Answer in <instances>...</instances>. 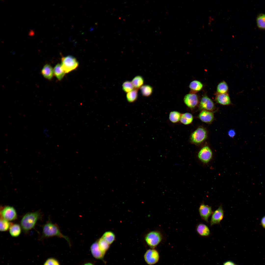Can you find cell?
Masks as SVG:
<instances>
[{"label": "cell", "mask_w": 265, "mask_h": 265, "mask_svg": "<svg viewBox=\"0 0 265 265\" xmlns=\"http://www.w3.org/2000/svg\"><path fill=\"white\" fill-rule=\"evenodd\" d=\"M82 265H95L92 262H87L83 263Z\"/></svg>", "instance_id": "obj_36"}, {"label": "cell", "mask_w": 265, "mask_h": 265, "mask_svg": "<svg viewBox=\"0 0 265 265\" xmlns=\"http://www.w3.org/2000/svg\"><path fill=\"white\" fill-rule=\"evenodd\" d=\"M41 73L43 76L48 80H51L54 75L53 68L48 64H46L43 66Z\"/></svg>", "instance_id": "obj_16"}, {"label": "cell", "mask_w": 265, "mask_h": 265, "mask_svg": "<svg viewBox=\"0 0 265 265\" xmlns=\"http://www.w3.org/2000/svg\"><path fill=\"white\" fill-rule=\"evenodd\" d=\"M21 225L18 224H13L9 229V232L10 235L14 237L19 236L21 232Z\"/></svg>", "instance_id": "obj_19"}, {"label": "cell", "mask_w": 265, "mask_h": 265, "mask_svg": "<svg viewBox=\"0 0 265 265\" xmlns=\"http://www.w3.org/2000/svg\"><path fill=\"white\" fill-rule=\"evenodd\" d=\"M256 22L257 26L259 28L265 30V14L261 13L258 15Z\"/></svg>", "instance_id": "obj_27"}, {"label": "cell", "mask_w": 265, "mask_h": 265, "mask_svg": "<svg viewBox=\"0 0 265 265\" xmlns=\"http://www.w3.org/2000/svg\"><path fill=\"white\" fill-rule=\"evenodd\" d=\"M196 229L197 233L202 236H208L210 234L209 227L203 223H200L198 224L196 226Z\"/></svg>", "instance_id": "obj_17"}, {"label": "cell", "mask_w": 265, "mask_h": 265, "mask_svg": "<svg viewBox=\"0 0 265 265\" xmlns=\"http://www.w3.org/2000/svg\"><path fill=\"white\" fill-rule=\"evenodd\" d=\"M40 216V213L38 211L29 212L25 214L20 221V225L23 231L27 233L33 228Z\"/></svg>", "instance_id": "obj_2"}, {"label": "cell", "mask_w": 265, "mask_h": 265, "mask_svg": "<svg viewBox=\"0 0 265 265\" xmlns=\"http://www.w3.org/2000/svg\"><path fill=\"white\" fill-rule=\"evenodd\" d=\"M138 97V89H134L127 93L126 97L128 101L133 102L136 100Z\"/></svg>", "instance_id": "obj_25"}, {"label": "cell", "mask_w": 265, "mask_h": 265, "mask_svg": "<svg viewBox=\"0 0 265 265\" xmlns=\"http://www.w3.org/2000/svg\"><path fill=\"white\" fill-rule=\"evenodd\" d=\"M90 249L91 253L94 258L98 259H103L105 253L100 249L97 241H95L92 244Z\"/></svg>", "instance_id": "obj_13"}, {"label": "cell", "mask_w": 265, "mask_h": 265, "mask_svg": "<svg viewBox=\"0 0 265 265\" xmlns=\"http://www.w3.org/2000/svg\"><path fill=\"white\" fill-rule=\"evenodd\" d=\"M53 72L54 75L59 80L63 78L66 73L60 64H58L55 66L53 68Z\"/></svg>", "instance_id": "obj_21"}, {"label": "cell", "mask_w": 265, "mask_h": 265, "mask_svg": "<svg viewBox=\"0 0 265 265\" xmlns=\"http://www.w3.org/2000/svg\"><path fill=\"white\" fill-rule=\"evenodd\" d=\"M261 224L263 227L265 228V216L262 219Z\"/></svg>", "instance_id": "obj_34"}, {"label": "cell", "mask_w": 265, "mask_h": 265, "mask_svg": "<svg viewBox=\"0 0 265 265\" xmlns=\"http://www.w3.org/2000/svg\"><path fill=\"white\" fill-rule=\"evenodd\" d=\"M182 114L176 111H171L169 115V119L172 123H176L180 122Z\"/></svg>", "instance_id": "obj_22"}, {"label": "cell", "mask_w": 265, "mask_h": 265, "mask_svg": "<svg viewBox=\"0 0 265 265\" xmlns=\"http://www.w3.org/2000/svg\"><path fill=\"white\" fill-rule=\"evenodd\" d=\"M162 239L161 233L157 231L148 233L145 236V240L147 245L152 249H154L161 242Z\"/></svg>", "instance_id": "obj_5"}, {"label": "cell", "mask_w": 265, "mask_h": 265, "mask_svg": "<svg viewBox=\"0 0 265 265\" xmlns=\"http://www.w3.org/2000/svg\"><path fill=\"white\" fill-rule=\"evenodd\" d=\"M228 134L230 137L233 138L236 135V132L234 129H231L228 131Z\"/></svg>", "instance_id": "obj_33"}, {"label": "cell", "mask_w": 265, "mask_h": 265, "mask_svg": "<svg viewBox=\"0 0 265 265\" xmlns=\"http://www.w3.org/2000/svg\"><path fill=\"white\" fill-rule=\"evenodd\" d=\"M122 86L123 91L127 93L133 90L134 88L132 81H129L124 82L122 84Z\"/></svg>", "instance_id": "obj_31"}, {"label": "cell", "mask_w": 265, "mask_h": 265, "mask_svg": "<svg viewBox=\"0 0 265 265\" xmlns=\"http://www.w3.org/2000/svg\"><path fill=\"white\" fill-rule=\"evenodd\" d=\"M199 159L203 162L207 163L211 159L212 152L210 148L207 146L202 147L199 151L198 155Z\"/></svg>", "instance_id": "obj_10"}, {"label": "cell", "mask_w": 265, "mask_h": 265, "mask_svg": "<svg viewBox=\"0 0 265 265\" xmlns=\"http://www.w3.org/2000/svg\"><path fill=\"white\" fill-rule=\"evenodd\" d=\"M203 86V84L200 81L197 80L192 81L189 85L190 93H197L202 89Z\"/></svg>", "instance_id": "obj_18"}, {"label": "cell", "mask_w": 265, "mask_h": 265, "mask_svg": "<svg viewBox=\"0 0 265 265\" xmlns=\"http://www.w3.org/2000/svg\"><path fill=\"white\" fill-rule=\"evenodd\" d=\"M61 65L66 73H69L76 69L78 66L79 62L75 57L69 55L62 58Z\"/></svg>", "instance_id": "obj_4"}, {"label": "cell", "mask_w": 265, "mask_h": 265, "mask_svg": "<svg viewBox=\"0 0 265 265\" xmlns=\"http://www.w3.org/2000/svg\"><path fill=\"white\" fill-rule=\"evenodd\" d=\"M199 211L201 219L205 222H208V219L213 213L211 206L202 203L200 205Z\"/></svg>", "instance_id": "obj_12"}, {"label": "cell", "mask_w": 265, "mask_h": 265, "mask_svg": "<svg viewBox=\"0 0 265 265\" xmlns=\"http://www.w3.org/2000/svg\"><path fill=\"white\" fill-rule=\"evenodd\" d=\"M224 216V210L222 206L221 205L212 213L210 221V225L220 224Z\"/></svg>", "instance_id": "obj_11"}, {"label": "cell", "mask_w": 265, "mask_h": 265, "mask_svg": "<svg viewBox=\"0 0 265 265\" xmlns=\"http://www.w3.org/2000/svg\"><path fill=\"white\" fill-rule=\"evenodd\" d=\"M216 94H223L227 93L228 87L227 83L224 81L219 83L216 87Z\"/></svg>", "instance_id": "obj_23"}, {"label": "cell", "mask_w": 265, "mask_h": 265, "mask_svg": "<svg viewBox=\"0 0 265 265\" xmlns=\"http://www.w3.org/2000/svg\"><path fill=\"white\" fill-rule=\"evenodd\" d=\"M183 101L186 106L191 109H193L199 106L200 101L197 93H190L185 95Z\"/></svg>", "instance_id": "obj_7"}, {"label": "cell", "mask_w": 265, "mask_h": 265, "mask_svg": "<svg viewBox=\"0 0 265 265\" xmlns=\"http://www.w3.org/2000/svg\"><path fill=\"white\" fill-rule=\"evenodd\" d=\"M215 99L217 103L223 105H228L231 104L230 99L228 93L216 94Z\"/></svg>", "instance_id": "obj_15"}, {"label": "cell", "mask_w": 265, "mask_h": 265, "mask_svg": "<svg viewBox=\"0 0 265 265\" xmlns=\"http://www.w3.org/2000/svg\"><path fill=\"white\" fill-rule=\"evenodd\" d=\"M144 257L145 261L148 265L155 264L159 261V255L158 251L154 249H149L145 253Z\"/></svg>", "instance_id": "obj_8"}, {"label": "cell", "mask_w": 265, "mask_h": 265, "mask_svg": "<svg viewBox=\"0 0 265 265\" xmlns=\"http://www.w3.org/2000/svg\"><path fill=\"white\" fill-rule=\"evenodd\" d=\"M199 108L202 110H205L211 111H214L215 106L212 100L206 94L203 95L199 101Z\"/></svg>", "instance_id": "obj_9"}, {"label": "cell", "mask_w": 265, "mask_h": 265, "mask_svg": "<svg viewBox=\"0 0 265 265\" xmlns=\"http://www.w3.org/2000/svg\"><path fill=\"white\" fill-rule=\"evenodd\" d=\"M99 247L103 252H106L109 247V244L102 237L100 238L98 241Z\"/></svg>", "instance_id": "obj_30"}, {"label": "cell", "mask_w": 265, "mask_h": 265, "mask_svg": "<svg viewBox=\"0 0 265 265\" xmlns=\"http://www.w3.org/2000/svg\"></svg>", "instance_id": "obj_38"}, {"label": "cell", "mask_w": 265, "mask_h": 265, "mask_svg": "<svg viewBox=\"0 0 265 265\" xmlns=\"http://www.w3.org/2000/svg\"><path fill=\"white\" fill-rule=\"evenodd\" d=\"M56 236L65 239L71 246V243L69 238L64 235L61 232L58 226L56 224L53 223L49 221L42 227V236L41 239H43Z\"/></svg>", "instance_id": "obj_1"}, {"label": "cell", "mask_w": 265, "mask_h": 265, "mask_svg": "<svg viewBox=\"0 0 265 265\" xmlns=\"http://www.w3.org/2000/svg\"><path fill=\"white\" fill-rule=\"evenodd\" d=\"M193 117L192 115L189 112L182 114L180 122L186 125H189L193 122Z\"/></svg>", "instance_id": "obj_20"}, {"label": "cell", "mask_w": 265, "mask_h": 265, "mask_svg": "<svg viewBox=\"0 0 265 265\" xmlns=\"http://www.w3.org/2000/svg\"><path fill=\"white\" fill-rule=\"evenodd\" d=\"M144 81V79L142 77L138 75L132 79V82L135 89L138 90L143 85Z\"/></svg>", "instance_id": "obj_24"}, {"label": "cell", "mask_w": 265, "mask_h": 265, "mask_svg": "<svg viewBox=\"0 0 265 265\" xmlns=\"http://www.w3.org/2000/svg\"><path fill=\"white\" fill-rule=\"evenodd\" d=\"M207 133L206 129L200 126L198 128L191 134L189 139L192 144L195 145L200 144L206 139Z\"/></svg>", "instance_id": "obj_3"}, {"label": "cell", "mask_w": 265, "mask_h": 265, "mask_svg": "<svg viewBox=\"0 0 265 265\" xmlns=\"http://www.w3.org/2000/svg\"><path fill=\"white\" fill-rule=\"evenodd\" d=\"M43 265H60V264L57 259L53 257H50L46 260Z\"/></svg>", "instance_id": "obj_32"}, {"label": "cell", "mask_w": 265, "mask_h": 265, "mask_svg": "<svg viewBox=\"0 0 265 265\" xmlns=\"http://www.w3.org/2000/svg\"><path fill=\"white\" fill-rule=\"evenodd\" d=\"M13 224L10 221L0 217V230L1 232H5L9 230Z\"/></svg>", "instance_id": "obj_28"}, {"label": "cell", "mask_w": 265, "mask_h": 265, "mask_svg": "<svg viewBox=\"0 0 265 265\" xmlns=\"http://www.w3.org/2000/svg\"><path fill=\"white\" fill-rule=\"evenodd\" d=\"M0 217L9 221L14 220L17 218L16 210L13 206H6L2 208L0 211Z\"/></svg>", "instance_id": "obj_6"}, {"label": "cell", "mask_w": 265, "mask_h": 265, "mask_svg": "<svg viewBox=\"0 0 265 265\" xmlns=\"http://www.w3.org/2000/svg\"><path fill=\"white\" fill-rule=\"evenodd\" d=\"M198 117L202 121L207 123H211L214 118V114L212 111L205 110H202Z\"/></svg>", "instance_id": "obj_14"}, {"label": "cell", "mask_w": 265, "mask_h": 265, "mask_svg": "<svg viewBox=\"0 0 265 265\" xmlns=\"http://www.w3.org/2000/svg\"><path fill=\"white\" fill-rule=\"evenodd\" d=\"M102 237L109 245L113 242L115 238V235L111 231L105 232L103 234Z\"/></svg>", "instance_id": "obj_29"}, {"label": "cell", "mask_w": 265, "mask_h": 265, "mask_svg": "<svg viewBox=\"0 0 265 265\" xmlns=\"http://www.w3.org/2000/svg\"><path fill=\"white\" fill-rule=\"evenodd\" d=\"M34 32L32 30H31L29 33V35L30 36H33L34 35Z\"/></svg>", "instance_id": "obj_37"}, {"label": "cell", "mask_w": 265, "mask_h": 265, "mask_svg": "<svg viewBox=\"0 0 265 265\" xmlns=\"http://www.w3.org/2000/svg\"><path fill=\"white\" fill-rule=\"evenodd\" d=\"M141 92L144 96L148 97L150 96L153 92V88L148 85H143L140 88Z\"/></svg>", "instance_id": "obj_26"}, {"label": "cell", "mask_w": 265, "mask_h": 265, "mask_svg": "<svg viewBox=\"0 0 265 265\" xmlns=\"http://www.w3.org/2000/svg\"><path fill=\"white\" fill-rule=\"evenodd\" d=\"M223 265H235L233 262L229 261L225 263Z\"/></svg>", "instance_id": "obj_35"}]
</instances>
